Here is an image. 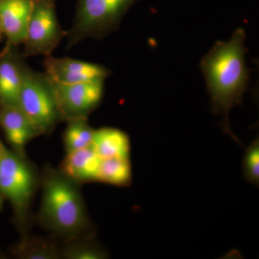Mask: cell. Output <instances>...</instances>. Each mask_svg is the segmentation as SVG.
Wrapping results in <instances>:
<instances>
[{
	"label": "cell",
	"instance_id": "cell-1",
	"mask_svg": "<svg viewBox=\"0 0 259 259\" xmlns=\"http://www.w3.org/2000/svg\"><path fill=\"white\" fill-rule=\"evenodd\" d=\"M245 40L244 29L237 28L229 40L214 42L199 63L210 97L211 112L223 116V131L239 144L230 127L229 113L232 108L242 105L249 84L250 69L245 62L248 53Z\"/></svg>",
	"mask_w": 259,
	"mask_h": 259
},
{
	"label": "cell",
	"instance_id": "cell-2",
	"mask_svg": "<svg viewBox=\"0 0 259 259\" xmlns=\"http://www.w3.org/2000/svg\"><path fill=\"white\" fill-rule=\"evenodd\" d=\"M80 185L50 165L45 166L40 176L41 202L36 221L63 243L95 236Z\"/></svg>",
	"mask_w": 259,
	"mask_h": 259
},
{
	"label": "cell",
	"instance_id": "cell-3",
	"mask_svg": "<svg viewBox=\"0 0 259 259\" xmlns=\"http://www.w3.org/2000/svg\"><path fill=\"white\" fill-rule=\"evenodd\" d=\"M40 176L25 154L9 149L0 158V194L11 204L21 235L30 231L32 201L40 187Z\"/></svg>",
	"mask_w": 259,
	"mask_h": 259
},
{
	"label": "cell",
	"instance_id": "cell-4",
	"mask_svg": "<svg viewBox=\"0 0 259 259\" xmlns=\"http://www.w3.org/2000/svg\"><path fill=\"white\" fill-rule=\"evenodd\" d=\"M141 0H77L66 32L68 49L87 39L102 40L117 31L130 9Z\"/></svg>",
	"mask_w": 259,
	"mask_h": 259
},
{
	"label": "cell",
	"instance_id": "cell-5",
	"mask_svg": "<svg viewBox=\"0 0 259 259\" xmlns=\"http://www.w3.org/2000/svg\"><path fill=\"white\" fill-rule=\"evenodd\" d=\"M18 106L40 136H49L62 122L54 87L45 73L27 69Z\"/></svg>",
	"mask_w": 259,
	"mask_h": 259
},
{
	"label": "cell",
	"instance_id": "cell-6",
	"mask_svg": "<svg viewBox=\"0 0 259 259\" xmlns=\"http://www.w3.org/2000/svg\"><path fill=\"white\" fill-rule=\"evenodd\" d=\"M65 35L58 19L56 0H33L22 44L24 57L52 55Z\"/></svg>",
	"mask_w": 259,
	"mask_h": 259
},
{
	"label": "cell",
	"instance_id": "cell-7",
	"mask_svg": "<svg viewBox=\"0 0 259 259\" xmlns=\"http://www.w3.org/2000/svg\"><path fill=\"white\" fill-rule=\"evenodd\" d=\"M105 82L94 81L64 84L51 81L63 121L75 117H88L101 104Z\"/></svg>",
	"mask_w": 259,
	"mask_h": 259
},
{
	"label": "cell",
	"instance_id": "cell-8",
	"mask_svg": "<svg viewBox=\"0 0 259 259\" xmlns=\"http://www.w3.org/2000/svg\"><path fill=\"white\" fill-rule=\"evenodd\" d=\"M45 74L52 82L73 84L94 81H106L112 71L102 65L69 57L46 56Z\"/></svg>",
	"mask_w": 259,
	"mask_h": 259
},
{
	"label": "cell",
	"instance_id": "cell-9",
	"mask_svg": "<svg viewBox=\"0 0 259 259\" xmlns=\"http://www.w3.org/2000/svg\"><path fill=\"white\" fill-rule=\"evenodd\" d=\"M8 44L0 58V105L18 106L19 95L28 66L25 57Z\"/></svg>",
	"mask_w": 259,
	"mask_h": 259
},
{
	"label": "cell",
	"instance_id": "cell-10",
	"mask_svg": "<svg viewBox=\"0 0 259 259\" xmlns=\"http://www.w3.org/2000/svg\"><path fill=\"white\" fill-rule=\"evenodd\" d=\"M32 5L33 0H0V28L8 44H23Z\"/></svg>",
	"mask_w": 259,
	"mask_h": 259
},
{
	"label": "cell",
	"instance_id": "cell-11",
	"mask_svg": "<svg viewBox=\"0 0 259 259\" xmlns=\"http://www.w3.org/2000/svg\"><path fill=\"white\" fill-rule=\"evenodd\" d=\"M0 127L12 150L25 155L27 144L40 136L18 106L0 105Z\"/></svg>",
	"mask_w": 259,
	"mask_h": 259
},
{
	"label": "cell",
	"instance_id": "cell-12",
	"mask_svg": "<svg viewBox=\"0 0 259 259\" xmlns=\"http://www.w3.org/2000/svg\"><path fill=\"white\" fill-rule=\"evenodd\" d=\"M101 158L93 146L66 153L59 169L71 180L79 185L97 182Z\"/></svg>",
	"mask_w": 259,
	"mask_h": 259
},
{
	"label": "cell",
	"instance_id": "cell-13",
	"mask_svg": "<svg viewBox=\"0 0 259 259\" xmlns=\"http://www.w3.org/2000/svg\"><path fill=\"white\" fill-rule=\"evenodd\" d=\"M92 146L99 157L131 158V141L124 131L104 127L94 131Z\"/></svg>",
	"mask_w": 259,
	"mask_h": 259
},
{
	"label": "cell",
	"instance_id": "cell-14",
	"mask_svg": "<svg viewBox=\"0 0 259 259\" xmlns=\"http://www.w3.org/2000/svg\"><path fill=\"white\" fill-rule=\"evenodd\" d=\"M20 241L13 245L11 253L21 259L61 258V246L56 238L21 235Z\"/></svg>",
	"mask_w": 259,
	"mask_h": 259
},
{
	"label": "cell",
	"instance_id": "cell-15",
	"mask_svg": "<svg viewBox=\"0 0 259 259\" xmlns=\"http://www.w3.org/2000/svg\"><path fill=\"white\" fill-rule=\"evenodd\" d=\"M97 182L117 187H128L132 182L131 158H110L101 159Z\"/></svg>",
	"mask_w": 259,
	"mask_h": 259
},
{
	"label": "cell",
	"instance_id": "cell-16",
	"mask_svg": "<svg viewBox=\"0 0 259 259\" xmlns=\"http://www.w3.org/2000/svg\"><path fill=\"white\" fill-rule=\"evenodd\" d=\"M66 122L67 125L63 136L66 153L91 146L95 129L89 123L88 117H75Z\"/></svg>",
	"mask_w": 259,
	"mask_h": 259
},
{
	"label": "cell",
	"instance_id": "cell-17",
	"mask_svg": "<svg viewBox=\"0 0 259 259\" xmlns=\"http://www.w3.org/2000/svg\"><path fill=\"white\" fill-rule=\"evenodd\" d=\"M107 256L106 250L95 241L94 236L76 238L61 246V258L103 259Z\"/></svg>",
	"mask_w": 259,
	"mask_h": 259
},
{
	"label": "cell",
	"instance_id": "cell-18",
	"mask_svg": "<svg viewBox=\"0 0 259 259\" xmlns=\"http://www.w3.org/2000/svg\"><path fill=\"white\" fill-rule=\"evenodd\" d=\"M245 178L255 186L259 184V141L254 140L245 151L243 159Z\"/></svg>",
	"mask_w": 259,
	"mask_h": 259
},
{
	"label": "cell",
	"instance_id": "cell-19",
	"mask_svg": "<svg viewBox=\"0 0 259 259\" xmlns=\"http://www.w3.org/2000/svg\"><path fill=\"white\" fill-rule=\"evenodd\" d=\"M8 148H7L4 146V144L0 141V158L3 157L4 155L6 154V153L8 151Z\"/></svg>",
	"mask_w": 259,
	"mask_h": 259
},
{
	"label": "cell",
	"instance_id": "cell-20",
	"mask_svg": "<svg viewBox=\"0 0 259 259\" xmlns=\"http://www.w3.org/2000/svg\"><path fill=\"white\" fill-rule=\"evenodd\" d=\"M4 201L5 199L3 198V196L0 194V211L2 210V209H3V204H4Z\"/></svg>",
	"mask_w": 259,
	"mask_h": 259
},
{
	"label": "cell",
	"instance_id": "cell-21",
	"mask_svg": "<svg viewBox=\"0 0 259 259\" xmlns=\"http://www.w3.org/2000/svg\"><path fill=\"white\" fill-rule=\"evenodd\" d=\"M1 33H3V32H2L1 28H0V35H1Z\"/></svg>",
	"mask_w": 259,
	"mask_h": 259
}]
</instances>
